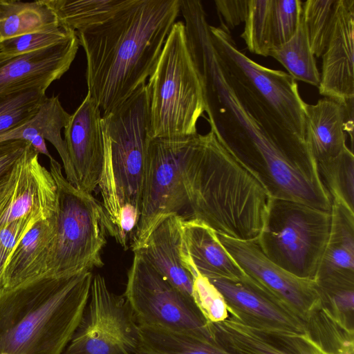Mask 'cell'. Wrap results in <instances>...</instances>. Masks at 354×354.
<instances>
[{
    "instance_id": "1",
    "label": "cell",
    "mask_w": 354,
    "mask_h": 354,
    "mask_svg": "<svg viewBox=\"0 0 354 354\" xmlns=\"http://www.w3.org/2000/svg\"><path fill=\"white\" fill-rule=\"evenodd\" d=\"M180 6V0H129L104 23L75 32L86 57L87 93L102 115L146 84Z\"/></svg>"
},
{
    "instance_id": "2",
    "label": "cell",
    "mask_w": 354,
    "mask_h": 354,
    "mask_svg": "<svg viewBox=\"0 0 354 354\" xmlns=\"http://www.w3.org/2000/svg\"><path fill=\"white\" fill-rule=\"evenodd\" d=\"M181 169L189 218L218 234L256 242L271 197L212 130L185 137Z\"/></svg>"
},
{
    "instance_id": "3",
    "label": "cell",
    "mask_w": 354,
    "mask_h": 354,
    "mask_svg": "<svg viewBox=\"0 0 354 354\" xmlns=\"http://www.w3.org/2000/svg\"><path fill=\"white\" fill-rule=\"evenodd\" d=\"M93 276L44 275L0 288V354H62L82 317Z\"/></svg>"
},
{
    "instance_id": "4",
    "label": "cell",
    "mask_w": 354,
    "mask_h": 354,
    "mask_svg": "<svg viewBox=\"0 0 354 354\" xmlns=\"http://www.w3.org/2000/svg\"><path fill=\"white\" fill-rule=\"evenodd\" d=\"M104 158L98 187L107 232L127 250L138 225L149 136L146 84L102 115Z\"/></svg>"
},
{
    "instance_id": "5",
    "label": "cell",
    "mask_w": 354,
    "mask_h": 354,
    "mask_svg": "<svg viewBox=\"0 0 354 354\" xmlns=\"http://www.w3.org/2000/svg\"><path fill=\"white\" fill-rule=\"evenodd\" d=\"M146 88L150 138L198 133L197 122L205 111V102L183 21L173 25Z\"/></svg>"
},
{
    "instance_id": "6",
    "label": "cell",
    "mask_w": 354,
    "mask_h": 354,
    "mask_svg": "<svg viewBox=\"0 0 354 354\" xmlns=\"http://www.w3.org/2000/svg\"><path fill=\"white\" fill-rule=\"evenodd\" d=\"M50 171L57 185V205L46 275L70 277L102 267L108 232L102 203L72 185L53 158Z\"/></svg>"
},
{
    "instance_id": "7",
    "label": "cell",
    "mask_w": 354,
    "mask_h": 354,
    "mask_svg": "<svg viewBox=\"0 0 354 354\" xmlns=\"http://www.w3.org/2000/svg\"><path fill=\"white\" fill-rule=\"evenodd\" d=\"M330 226V211L271 198L256 241L276 265L301 278L313 280Z\"/></svg>"
},
{
    "instance_id": "8",
    "label": "cell",
    "mask_w": 354,
    "mask_h": 354,
    "mask_svg": "<svg viewBox=\"0 0 354 354\" xmlns=\"http://www.w3.org/2000/svg\"><path fill=\"white\" fill-rule=\"evenodd\" d=\"M133 254L123 296L138 324L213 341L209 323L194 300L165 280L140 253Z\"/></svg>"
},
{
    "instance_id": "9",
    "label": "cell",
    "mask_w": 354,
    "mask_h": 354,
    "mask_svg": "<svg viewBox=\"0 0 354 354\" xmlns=\"http://www.w3.org/2000/svg\"><path fill=\"white\" fill-rule=\"evenodd\" d=\"M184 137L150 138L141 194L140 215L130 248L141 249L165 219L187 208L182 178Z\"/></svg>"
},
{
    "instance_id": "10",
    "label": "cell",
    "mask_w": 354,
    "mask_h": 354,
    "mask_svg": "<svg viewBox=\"0 0 354 354\" xmlns=\"http://www.w3.org/2000/svg\"><path fill=\"white\" fill-rule=\"evenodd\" d=\"M138 344L139 325L124 296L93 274L82 317L62 354H136Z\"/></svg>"
},
{
    "instance_id": "11",
    "label": "cell",
    "mask_w": 354,
    "mask_h": 354,
    "mask_svg": "<svg viewBox=\"0 0 354 354\" xmlns=\"http://www.w3.org/2000/svg\"><path fill=\"white\" fill-rule=\"evenodd\" d=\"M57 205L54 178L40 164L39 153L28 142L0 187V227L21 218H51L56 214Z\"/></svg>"
},
{
    "instance_id": "12",
    "label": "cell",
    "mask_w": 354,
    "mask_h": 354,
    "mask_svg": "<svg viewBox=\"0 0 354 354\" xmlns=\"http://www.w3.org/2000/svg\"><path fill=\"white\" fill-rule=\"evenodd\" d=\"M209 30L247 82L270 105L287 128L306 141L305 104L296 80L288 73L263 66L239 49L231 31L220 23Z\"/></svg>"
},
{
    "instance_id": "13",
    "label": "cell",
    "mask_w": 354,
    "mask_h": 354,
    "mask_svg": "<svg viewBox=\"0 0 354 354\" xmlns=\"http://www.w3.org/2000/svg\"><path fill=\"white\" fill-rule=\"evenodd\" d=\"M218 240L244 273L266 293L297 315L305 314L321 295L314 280L301 278L268 259L254 241L216 233Z\"/></svg>"
},
{
    "instance_id": "14",
    "label": "cell",
    "mask_w": 354,
    "mask_h": 354,
    "mask_svg": "<svg viewBox=\"0 0 354 354\" xmlns=\"http://www.w3.org/2000/svg\"><path fill=\"white\" fill-rule=\"evenodd\" d=\"M79 46L75 32L37 50L17 55L0 53V96L26 89L46 91L70 68Z\"/></svg>"
},
{
    "instance_id": "15",
    "label": "cell",
    "mask_w": 354,
    "mask_h": 354,
    "mask_svg": "<svg viewBox=\"0 0 354 354\" xmlns=\"http://www.w3.org/2000/svg\"><path fill=\"white\" fill-rule=\"evenodd\" d=\"M64 141L77 188L92 194L102 171L104 135L101 111L88 93L64 127Z\"/></svg>"
},
{
    "instance_id": "16",
    "label": "cell",
    "mask_w": 354,
    "mask_h": 354,
    "mask_svg": "<svg viewBox=\"0 0 354 354\" xmlns=\"http://www.w3.org/2000/svg\"><path fill=\"white\" fill-rule=\"evenodd\" d=\"M209 325L213 341L231 354H322L301 332L256 324L234 313Z\"/></svg>"
},
{
    "instance_id": "17",
    "label": "cell",
    "mask_w": 354,
    "mask_h": 354,
    "mask_svg": "<svg viewBox=\"0 0 354 354\" xmlns=\"http://www.w3.org/2000/svg\"><path fill=\"white\" fill-rule=\"evenodd\" d=\"M354 0H337L333 24L322 55L319 93L341 104L354 99Z\"/></svg>"
},
{
    "instance_id": "18",
    "label": "cell",
    "mask_w": 354,
    "mask_h": 354,
    "mask_svg": "<svg viewBox=\"0 0 354 354\" xmlns=\"http://www.w3.org/2000/svg\"><path fill=\"white\" fill-rule=\"evenodd\" d=\"M223 297L230 310L256 324L302 332L297 316L266 293L248 276L241 280L208 279Z\"/></svg>"
},
{
    "instance_id": "19",
    "label": "cell",
    "mask_w": 354,
    "mask_h": 354,
    "mask_svg": "<svg viewBox=\"0 0 354 354\" xmlns=\"http://www.w3.org/2000/svg\"><path fill=\"white\" fill-rule=\"evenodd\" d=\"M353 100L341 104L324 97L305 104L306 142L317 162L337 156L346 147V133L353 140Z\"/></svg>"
},
{
    "instance_id": "20",
    "label": "cell",
    "mask_w": 354,
    "mask_h": 354,
    "mask_svg": "<svg viewBox=\"0 0 354 354\" xmlns=\"http://www.w3.org/2000/svg\"><path fill=\"white\" fill-rule=\"evenodd\" d=\"M71 115L62 106L58 96L47 97L37 114L21 126L0 136V143L12 140L29 142L39 154L53 157L45 140L50 142L57 151L64 169L66 178L77 187V180L71 162L62 129L67 125Z\"/></svg>"
},
{
    "instance_id": "21",
    "label": "cell",
    "mask_w": 354,
    "mask_h": 354,
    "mask_svg": "<svg viewBox=\"0 0 354 354\" xmlns=\"http://www.w3.org/2000/svg\"><path fill=\"white\" fill-rule=\"evenodd\" d=\"M317 284L353 283L354 212L332 202L328 240L315 278Z\"/></svg>"
},
{
    "instance_id": "22",
    "label": "cell",
    "mask_w": 354,
    "mask_h": 354,
    "mask_svg": "<svg viewBox=\"0 0 354 354\" xmlns=\"http://www.w3.org/2000/svg\"><path fill=\"white\" fill-rule=\"evenodd\" d=\"M183 218L176 214L165 219L151 233L144 246L136 252L165 280L192 299V277L183 266L180 254V224Z\"/></svg>"
},
{
    "instance_id": "23",
    "label": "cell",
    "mask_w": 354,
    "mask_h": 354,
    "mask_svg": "<svg viewBox=\"0 0 354 354\" xmlns=\"http://www.w3.org/2000/svg\"><path fill=\"white\" fill-rule=\"evenodd\" d=\"M181 241L198 272L207 279L241 280L247 275L207 225L192 218L180 224Z\"/></svg>"
},
{
    "instance_id": "24",
    "label": "cell",
    "mask_w": 354,
    "mask_h": 354,
    "mask_svg": "<svg viewBox=\"0 0 354 354\" xmlns=\"http://www.w3.org/2000/svg\"><path fill=\"white\" fill-rule=\"evenodd\" d=\"M55 216L37 221L21 239L4 266L1 288L47 274Z\"/></svg>"
},
{
    "instance_id": "25",
    "label": "cell",
    "mask_w": 354,
    "mask_h": 354,
    "mask_svg": "<svg viewBox=\"0 0 354 354\" xmlns=\"http://www.w3.org/2000/svg\"><path fill=\"white\" fill-rule=\"evenodd\" d=\"M48 0H0V39L59 26Z\"/></svg>"
},
{
    "instance_id": "26",
    "label": "cell",
    "mask_w": 354,
    "mask_h": 354,
    "mask_svg": "<svg viewBox=\"0 0 354 354\" xmlns=\"http://www.w3.org/2000/svg\"><path fill=\"white\" fill-rule=\"evenodd\" d=\"M136 354H231L213 341L187 333L139 326Z\"/></svg>"
},
{
    "instance_id": "27",
    "label": "cell",
    "mask_w": 354,
    "mask_h": 354,
    "mask_svg": "<svg viewBox=\"0 0 354 354\" xmlns=\"http://www.w3.org/2000/svg\"><path fill=\"white\" fill-rule=\"evenodd\" d=\"M129 1V0H48L59 24L75 32L104 23Z\"/></svg>"
},
{
    "instance_id": "28",
    "label": "cell",
    "mask_w": 354,
    "mask_h": 354,
    "mask_svg": "<svg viewBox=\"0 0 354 354\" xmlns=\"http://www.w3.org/2000/svg\"><path fill=\"white\" fill-rule=\"evenodd\" d=\"M269 56L278 61L294 80L319 86L320 73L301 15L295 35L286 43L272 48Z\"/></svg>"
},
{
    "instance_id": "29",
    "label": "cell",
    "mask_w": 354,
    "mask_h": 354,
    "mask_svg": "<svg viewBox=\"0 0 354 354\" xmlns=\"http://www.w3.org/2000/svg\"><path fill=\"white\" fill-rule=\"evenodd\" d=\"M320 178L333 203L354 212V156L346 147L337 156L317 162Z\"/></svg>"
},
{
    "instance_id": "30",
    "label": "cell",
    "mask_w": 354,
    "mask_h": 354,
    "mask_svg": "<svg viewBox=\"0 0 354 354\" xmlns=\"http://www.w3.org/2000/svg\"><path fill=\"white\" fill-rule=\"evenodd\" d=\"M241 37L252 53L269 56L274 46V0H248Z\"/></svg>"
},
{
    "instance_id": "31",
    "label": "cell",
    "mask_w": 354,
    "mask_h": 354,
    "mask_svg": "<svg viewBox=\"0 0 354 354\" xmlns=\"http://www.w3.org/2000/svg\"><path fill=\"white\" fill-rule=\"evenodd\" d=\"M180 254L183 266L192 274V299L201 313L208 323H218L226 319L230 312L223 297L207 278L198 272L182 241Z\"/></svg>"
},
{
    "instance_id": "32",
    "label": "cell",
    "mask_w": 354,
    "mask_h": 354,
    "mask_svg": "<svg viewBox=\"0 0 354 354\" xmlns=\"http://www.w3.org/2000/svg\"><path fill=\"white\" fill-rule=\"evenodd\" d=\"M46 97V91L40 88L0 96V136L34 118Z\"/></svg>"
},
{
    "instance_id": "33",
    "label": "cell",
    "mask_w": 354,
    "mask_h": 354,
    "mask_svg": "<svg viewBox=\"0 0 354 354\" xmlns=\"http://www.w3.org/2000/svg\"><path fill=\"white\" fill-rule=\"evenodd\" d=\"M337 0H308L302 3L310 46L315 57L323 55L332 29Z\"/></svg>"
},
{
    "instance_id": "34",
    "label": "cell",
    "mask_w": 354,
    "mask_h": 354,
    "mask_svg": "<svg viewBox=\"0 0 354 354\" xmlns=\"http://www.w3.org/2000/svg\"><path fill=\"white\" fill-rule=\"evenodd\" d=\"M75 32L61 25L0 41V53L17 55L57 44Z\"/></svg>"
},
{
    "instance_id": "35",
    "label": "cell",
    "mask_w": 354,
    "mask_h": 354,
    "mask_svg": "<svg viewBox=\"0 0 354 354\" xmlns=\"http://www.w3.org/2000/svg\"><path fill=\"white\" fill-rule=\"evenodd\" d=\"M301 10L300 0H274V48L286 43L295 35Z\"/></svg>"
},
{
    "instance_id": "36",
    "label": "cell",
    "mask_w": 354,
    "mask_h": 354,
    "mask_svg": "<svg viewBox=\"0 0 354 354\" xmlns=\"http://www.w3.org/2000/svg\"><path fill=\"white\" fill-rule=\"evenodd\" d=\"M37 221L31 218H21L0 227V259L3 266L19 242Z\"/></svg>"
},
{
    "instance_id": "37",
    "label": "cell",
    "mask_w": 354,
    "mask_h": 354,
    "mask_svg": "<svg viewBox=\"0 0 354 354\" xmlns=\"http://www.w3.org/2000/svg\"><path fill=\"white\" fill-rule=\"evenodd\" d=\"M214 3L220 23L228 30L244 22L248 0H215Z\"/></svg>"
},
{
    "instance_id": "38",
    "label": "cell",
    "mask_w": 354,
    "mask_h": 354,
    "mask_svg": "<svg viewBox=\"0 0 354 354\" xmlns=\"http://www.w3.org/2000/svg\"><path fill=\"white\" fill-rule=\"evenodd\" d=\"M28 142L12 140L0 143V187L6 182Z\"/></svg>"
},
{
    "instance_id": "39",
    "label": "cell",
    "mask_w": 354,
    "mask_h": 354,
    "mask_svg": "<svg viewBox=\"0 0 354 354\" xmlns=\"http://www.w3.org/2000/svg\"><path fill=\"white\" fill-rule=\"evenodd\" d=\"M4 266L2 263L1 259H0V288L1 286V281H2V275H3V271Z\"/></svg>"
},
{
    "instance_id": "40",
    "label": "cell",
    "mask_w": 354,
    "mask_h": 354,
    "mask_svg": "<svg viewBox=\"0 0 354 354\" xmlns=\"http://www.w3.org/2000/svg\"><path fill=\"white\" fill-rule=\"evenodd\" d=\"M0 41H1V39H0Z\"/></svg>"
}]
</instances>
